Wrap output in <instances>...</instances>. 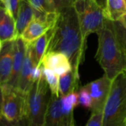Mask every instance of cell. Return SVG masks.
I'll list each match as a JSON object with an SVG mask.
<instances>
[{
	"label": "cell",
	"instance_id": "cell-1",
	"mask_svg": "<svg viewBox=\"0 0 126 126\" xmlns=\"http://www.w3.org/2000/svg\"><path fill=\"white\" fill-rule=\"evenodd\" d=\"M87 45L83 42L79 22L73 6L58 12L47 52L64 53L69 59L72 68L79 71L85 61ZM46 52V53H47Z\"/></svg>",
	"mask_w": 126,
	"mask_h": 126
},
{
	"label": "cell",
	"instance_id": "cell-2",
	"mask_svg": "<svg viewBox=\"0 0 126 126\" xmlns=\"http://www.w3.org/2000/svg\"><path fill=\"white\" fill-rule=\"evenodd\" d=\"M98 47L95 59L108 79L113 80L126 67V53L119 44L112 21L106 19L104 27L96 33Z\"/></svg>",
	"mask_w": 126,
	"mask_h": 126
},
{
	"label": "cell",
	"instance_id": "cell-3",
	"mask_svg": "<svg viewBox=\"0 0 126 126\" xmlns=\"http://www.w3.org/2000/svg\"><path fill=\"white\" fill-rule=\"evenodd\" d=\"M126 121V75L119 74L113 80L102 111V126H125Z\"/></svg>",
	"mask_w": 126,
	"mask_h": 126
},
{
	"label": "cell",
	"instance_id": "cell-4",
	"mask_svg": "<svg viewBox=\"0 0 126 126\" xmlns=\"http://www.w3.org/2000/svg\"><path fill=\"white\" fill-rule=\"evenodd\" d=\"M50 94L43 74L39 79L33 82L26 94L25 118L29 126H43Z\"/></svg>",
	"mask_w": 126,
	"mask_h": 126
},
{
	"label": "cell",
	"instance_id": "cell-5",
	"mask_svg": "<svg viewBox=\"0 0 126 126\" xmlns=\"http://www.w3.org/2000/svg\"><path fill=\"white\" fill-rule=\"evenodd\" d=\"M72 6L79 22L83 42L87 45L88 36L96 33L105 25L107 18L104 9L96 0H75Z\"/></svg>",
	"mask_w": 126,
	"mask_h": 126
},
{
	"label": "cell",
	"instance_id": "cell-6",
	"mask_svg": "<svg viewBox=\"0 0 126 126\" xmlns=\"http://www.w3.org/2000/svg\"><path fill=\"white\" fill-rule=\"evenodd\" d=\"M2 99L0 116L8 121H17L25 117L26 95L8 85L2 86Z\"/></svg>",
	"mask_w": 126,
	"mask_h": 126
},
{
	"label": "cell",
	"instance_id": "cell-7",
	"mask_svg": "<svg viewBox=\"0 0 126 126\" xmlns=\"http://www.w3.org/2000/svg\"><path fill=\"white\" fill-rule=\"evenodd\" d=\"M43 126H76L74 115L62 112L60 96L50 94Z\"/></svg>",
	"mask_w": 126,
	"mask_h": 126
},
{
	"label": "cell",
	"instance_id": "cell-8",
	"mask_svg": "<svg viewBox=\"0 0 126 126\" xmlns=\"http://www.w3.org/2000/svg\"><path fill=\"white\" fill-rule=\"evenodd\" d=\"M111 80L103 75L102 77L92 81L85 86L88 88L92 98V108L91 112L103 111V108L108 98Z\"/></svg>",
	"mask_w": 126,
	"mask_h": 126
},
{
	"label": "cell",
	"instance_id": "cell-9",
	"mask_svg": "<svg viewBox=\"0 0 126 126\" xmlns=\"http://www.w3.org/2000/svg\"><path fill=\"white\" fill-rule=\"evenodd\" d=\"M36 65H39L36 61L32 45L31 44L27 45L26 53L16 87V90L25 95L28 94L32 85L33 84L32 80V73Z\"/></svg>",
	"mask_w": 126,
	"mask_h": 126
},
{
	"label": "cell",
	"instance_id": "cell-10",
	"mask_svg": "<svg viewBox=\"0 0 126 126\" xmlns=\"http://www.w3.org/2000/svg\"><path fill=\"white\" fill-rule=\"evenodd\" d=\"M44 68L53 70L59 77L72 69L71 63L66 55L59 52H47L41 62Z\"/></svg>",
	"mask_w": 126,
	"mask_h": 126
},
{
	"label": "cell",
	"instance_id": "cell-11",
	"mask_svg": "<svg viewBox=\"0 0 126 126\" xmlns=\"http://www.w3.org/2000/svg\"><path fill=\"white\" fill-rule=\"evenodd\" d=\"M26 50L27 45L20 37L14 41V60L12 71L8 82L5 85H8L12 88L16 89L20 72L26 53Z\"/></svg>",
	"mask_w": 126,
	"mask_h": 126
},
{
	"label": "cell",
	"instance_id": "cell-12",
	"mask_svg": "<svg viewBox=\"0 0 126 126\" xmlns=\"http://www.w3.org/2000/svg\"><path fill=\"white\" fill-rule=\"evenodd\" d=\"M55 22L43 21L39 19L34 18L26 27L20 38L26 45L33 43L37 39L50 30L55 25Z\"/></svg>",
	"mask_w": 126,
	"mask_h": 126
},
{
	"label": "cell",
	"instance_id": "cell-13",
	"mask_svg": "<svg viewBox=\"0 0 126 126\" xmlns=\"http://www.w3.org/2000/svg\"><path fill=\"white\" fill-rule=\"evenodd\" d=\"M16 39V20L0 2V39L5 43L14 42Z\"/></svg>",
	"mask_w": 126,
	"mask_h": 126
},
{
	"label": "cell",
	"instance_id": "cell-14",
	"mask_svg": "<svg viewBox=\"0 0 126 126\" xmlns=\"http://www.w3.org/2000/svg\"><path fill=\"white\" fill-rule=\"evenodd\" d=\"M14 60V42L3 43L0 52V82L6 85L10 79Z\"/></svg>",
	"mask_w": 126,
	"mask_h": 126
},
{
	"label": "cell",
	"instance_id": "cell-15",
	"mask_svg": "<svg viewBox=\"0 0 126 126\" xmlns=\"http://www.w3.org/2000/svg\"><path fill=\"white\" fill-rule=\"evenodd\" d=\"M79 89V71L72 68L68 73L60 76L59 82V96H65L70 93L78 91Z\"/></svg>",
	"mask_w": 126,
	"mask_h": 126
},
{
	"label": "cell",
	"instance_id": "cell-16",
	"mask_svg": "<svg viewBox=\"0 0 126 126\" xmlns=\"http://www.w3.org/2000/svg\"><path fill=\"white\" fill-rule=\"evenodd\" d=\"M34 16V9L28 0H22L19 4L18 14L16 19V29L17 38L20 37L26 27L32 21Z\"/></svg>",
	"mask_w": 126,
	"mask_h": 126
},
{
	"label": "cell",
	"instance_id": "cell-17",
	"mask_svg": "<svg viewBox=\"0 0 126 126\" xmlns=\"http://www.w3.org/2000/svg\"><path fill=\"white\" fill-rule=\"evenodd\" d=\"M105 17L110 21H119V18L126 13L125 0H106L104 10Z\"/></svg>",
	"mask_w": 126,
	"mask_h": 126
},
{
	"label": "cell",
	"instance_id": "cell-18",
	"mask_svg": "<svg viewBox=\"0 0 126 126\" xmlns=\"http://www.w3.org/2000/svg\"><path fill=\"white\" fill-rule=\"evenodd\" d=\"M52 28L31 44L35 59L38 65H41L42 60L47 52L52 35Z\"/></svg>",
	"mask_w": 126,
	"mask_h": 126
},
{
	"label": "cell",
	"instance_id": "cell-19",
	"mask_svg": "<svg viewBox=\"0 0 126 126\" xmlns=\"http://www.w3.org/2000/svg\"><path fill=\"white\" fill-rule=\"evenodd\" d=\"M62 110L66 115L73 114L74 109L79 105L78 92H72L65 96H60Z\"/></svg>",
	"mask_w": 126,
	"mask_h": 126
},
{
	"label": "cell",
	"instance_id": "cell-20",
	"mask_svg": "<svg viewBox=\"0 0 126 126\" xmlns=\"http://www.w3.org/2000/svg\"><path fill=\"white\" fill-rule=\"evenodd\" d=\"M43 74L48 85L50 93L57 96H59V76L56 74L53 70L46 68L44 67H43Z\"/></svg>",
	"mask_w": 126,
	"mask_h": 126
},
{
	"label": "cell",
	"instance_id": "cell-21",
	"mask_svg": "<svg viewBox=\"0 0 126 126\" xmlns=\"http://www.w3.org/2000/svg\"><path fill=\"white\" fill-rule=\"evenodd\" d=\"M35 11L42 13L57 12L53 0H28Z\"/></svg>",
	"mask_w": 126,
	"mask_h": 126
},
{
	"label": "cell",
	"instance_id": "cell-22",
	"mask_svg": "<svg viewBox=\"0 0 126 126\" xmlns=\"http://www.w3.org/2000/svg\"><path fill=\"white\" fill-rule=\"evenodd\" d=\"M78 92V100L79 105L86 109H91L92 108V98L89 91L85 86H83L79 89Z\"/></svg>",
	"mask_w": 126,
	"mask_h": 126
},
{
	"label": "cell",
	"instance_id": "cell-23",
	"mask_svg": "<svg viewBox=\"0 0 126 126\" xmlns=\"http://www.w3.org/2000/svg\"><path fill=\"white\" fill-rule=\"evenodd\" d=\"M112 24L116 38L126 53V28H124L119 21H112Z\"/></svg>",
	"mask_w": 126,
	"mask_h": 126
},
{
	"label": "cell",
	"instance_id": "cell-24",
	"mask_svg": "<svg viewBox=\"0 0 126 126\" xmlns=\"http://www.w3.org/2000/svg\"><path fill=\"white\" fill-rule=\"evenodd\" d=\"M21 1L22 0H4L2 2L7 11L14 16L15 20L18 14L19 4Z\"/></svg>",
	"mask_w": 126,
	"mask_h": 126
},
{
	"label": "cell",
	"instance_id": "cell-25",
	"mask_svg": "<svg viewBox=\"0 0 126 126\" xmlns=\"http://www.w3.org/2000/svg\"><path fill=\"white\" fill-rule=\"evenodd\" d=\"M85 126H102V111L91 112V117Z\"/></svg>",
	"mask_w": 126,
	"mask_h": 126
},
{
	"label": "cell",
	"instance_id": "cell-26",
	"mask_svg": "<svg viewBox=\"0 0 126 126\" xmlns=\"http://www.w3.org/2000/svg\"><path fill=\"white\" fill-rule=\"evenodd\" d=\"M0 126H29V125L25 117L17 121H8L0 116Z\"/></svg>",
	"mask_w": 126,
	"mask_h": 126
},
{
	"label": "cell",
	"instance_id": "cell-27",
	"mask_svg": "<svg viewBox=\"0 0 126 126\" xmlns=\"http://www.w3.org/2000/svg\"><path fill=\"white\" fill-rule=\"evenodd\" d=\"M74 1L75 0H53L57 12L66 8L71 7Z\"/></svg>",
	"mask_w": 126,
	"mask_h": 126
},
{
	"label": "cell",
	"instance_id": "cell-28",
	"mask_svg": "<svg viewBox=\"0 0 126 126\" xmlns=\"http://www.w3.org/2000/svg\"><path fill=\"white\" fill-rule=\"evenodd\" d=\"M119 22L122 24V25L126 28V13L123 14L119 19Z\"/></svg>",
	"mask_w": 126,
	"mask_h": 126
},
{
	"label": "cell",
	"instance_id": "cell-29",
	"mask_svg": "<svg viewBox=\"0 0 126 126\" xmlns=\"http://www.w3.org/2000/svg\"><path fill=\"white\" fill-rule=\"evenodd\" d=\"M96 1L98 2V4L105 10V6H106V0H96Z\"/></svg>",
	"mask_w": 126,
	"mask_h": 126
},
{
	"label": "cell",
	"instance_id": "cell-30",
	"mask_svg": "<svg viewBox=\"0 0 126 126\" xmlns=\"http://www.w3.org/2000/svg\"><path fill=\"white\" fill-rule=\"evenodd\" d=\"M2 99V85H1V82H0V110H1Z\"/></svg>",
	"mask_w": 126,
	"mask_h": 126
},
{
	"label": "cell",
	"instance_id": "cell-31",
	"mask_svg": "<svg viewBox=\"0 0 126 126\" xmlns=\"http://www.w3.org/2000/svg\"><path fill=\"white\" fill-rule=\"evenodd\" d=\"M124 73H125V74L126 75V67H125V70H124V71H123Z\"/></svg>",
	"mask_w": 126,
	"mask_h": 126
},
{
	"label": "cell",
	"instance_id": "cell-32",
	"mask_svg": "<svg viewBox=\"0 0 126 126\" xmlns=\"http://www.w3.org/2000/svg\"><path fill=\"white\" fill-rule=\"evenodd\" d=\"M3 1H4V0H0V2H3Z\"/></svg>",
	"mask_w": 126,
	"mask_h": 126
},
{
	"label": "cell",
	"instance_id": "cell-33",
	"mask_svg": "<svg viewBox=\"0 0 126 126\" xmlns=\"http://www.w3.org/2000/svg\"><path fill=\"white\" fill-rule=\"evenodd\" d=\"M125 126H126V121H125Z\"/></svg>",
	"mask_w": 126,
	"mask_h": 126
},
{
	"label": "cell",
	"instance_id": "cell-34",
	"mask_svg": "<svg viewBox=\"0 0 126 126\" xmlns=\"http://www.w3.org/2000/svg\"><path fill=\"white\" fill-rule=\"evenodd\" d=\"M125 4H126V0H125Z\"/></svg>",
	"mask_w": 126,
	"mask_h": 126
}]
</instances>
